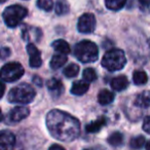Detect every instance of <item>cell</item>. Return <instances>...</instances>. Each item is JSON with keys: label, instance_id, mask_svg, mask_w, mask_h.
Wrapping results in <instances>:
<instances>
[{"label": "cell", "instance_id": "3", "mask_svg": "<svg viewBox=\"0 0 150 150\" xmlns=\"http://www.w3.org/2000/svg\"><path fill=\"white\" fill-rule=\"evenodd\" d=\"M35 91L30 84L21 83L13 88L8 94V101L18 104H29L35 98Z\"/></svg>", "mask_w": 150, "mask_h": 150}, {"label": "cell", "instance_id": "16", "mask_svg": "<svg viewBox=\"0 0 150 150\" xmlns=\"http://www.w3.org/2000/svg\"><path fill=\"white\" fill-rule=\"evenodd\" d=\"M52 46L54 47V50H56L57 52L62 54H68L70 52V45L68 44V42L65 41L63 39H59L56 40V41L52 42Z\"/></svg>", "mask_w": 150, "mask_h": 150}, {"label": "cell", "instance_id": "24", "mask_svg": "<svg viewBox=\"0 0 150 150\" xmlns=\"http://www.w3.org/2000/svg\"><path fill=\"white\" fill-rule=\"evenodd\" d=\"M82 75H83V79L86 82H93L97 79V73L93 68L86 69L83 71V73H82Z\"/></svg>", "mask_w": 150, "mask_h": 150}, {"label": "cell", "instance_id": "20", "mask_svg": "<svg viewBox=\"0 0 150 150\" xmlns=\"http://www.w3.org/2000/svg\"><path fill=\"white\" fill-rule=\"evenodd\" d=\"M107 141H108V143L110 145L117 147V146H120L123 143V136L119 132H114V133H112L109 136Z\"/></svg>", "mask_w": 150, "mask_h": 150}, {"label": "cell", "instance_id": "14", "mask_svg": "<svg viewBox=\"0 0 150 150\" xmlns=\"http://www.w3.org/2000/svg\"><path fill=\"white\" fill-rule=\"evenodd\" d=\"M105 125H106V119H105L104 117H101V118L97 119V120H95V121H92V122H90L88 125H86V133H91V134L98 133Z\"/></svg>", "mask_w": 150, "mask_h": 150}, {"label": "cell", "instance_id": "37", "mask_svg": "<svg viewBox=\"0 0 150 150\" xmlns=\"http://www.w3.org/2000/svg\"><path fill=\"white\" fill-rule=\"evenodd\" d=\"M149 42H150V40H149Z\"/></svg>", "mask_w": 150, "mask_h": 150}, {"label": "cell", "instance_id": "31", "mask_svg": "<svg viewBox=\"0 0 150 150\" xmlns=\"http://www.w3.org/2000/svg\"><path fill=\"white\" fill-rule=\"evenodd\" d=\"M139 2L143 6H150V0H139Z\"/></svg>", "mask_w": 150, "mask_h": 150}, {"label": "cell", "instance_id": "35", "mask_svg": "<svg viewBox=\"0 0 150 150\" xmlns=\"http://www.w3.org/2000/svg\"><path fill=\"white\" fill-rule=\"evenodd\" d=\"M3 120V113L2 111H1V109H0V121H2Z\"/></svg>", "mask_w": 150, "mask_h": 150}, {"label": "cell", "instance_id": "2", "mask_svg": "<svg viewBox=\"0 0 150 150\" xmlns=\"http://www.w3.org/2000/svg\"><path fill=\"white\" fill-rule=\"evenodd\" d=\"M74 56L82 63L96 62L99 57L98 46L91 40H82L74 46Z\"/></svg>", "mask_w": 150, "mask_h": 150}, {"label": "cell", "instance_id": "28", "mask_svg": "<svg viewBox=\"0 0 150 150\" xmlns=\"http://www.w3.org/2000/svg\"><path fill=\"white\" fill-rule=\"evenodd\" d=\"M143 129L146 132V133L150 134V115L147 117H145V119H144Z\"/></svg>", "mask_w": 150, "mask_h": 150}, {"label": "cell", "instance_id": "13", "mask_svg": "<svg viewBox=\"0 0 150 150\" xmlns=\"http://www.w3.org/2000/svg\"><path fill=\"white\" fill-rule=\"evenodd\" d=\"M135 105L140 108H148L150 106V93L145 91L138 95L135 99Z\"/></svg>", "mask_w": 150, "mask_h": 150}, {"label": "cell", "instance_id": "32", "mask_svg": "<svg viewBox=\"0 0 150 150\" xmlns=\"http://www.w3.org/2000/svg\"><path fill=\"white\" fill-rule=\"evenodd\" d=\"M84 150H103L101 147H91V148H86Z\"/></svg>", "mask_w": 150, "mask_h": 150}, {"label": "cell", "instance_id": "6", "mask_svg": "<svg viewBox=\"0 0 150 150\" xmlns=\"http://www.w3.org/2000/svg\"><path fill=\"white\" fill-rule=\"evenodd\" d=\"M25 73L24 67L18 62H11L5 64L0 70V78L3 81L13 82L19 80Z\"/></svg>", "mask_w": 150, "mask_h": 150}, {"label": "cell", "instance_id": "30", "mask_svg": "<svg viewBox=\"0 0 150 150\" xmlns=\"http://www.w3.org/2000/svg\"><path fill=\"white\" fill-rule=\"evenodd\" d=\"M4 92H5V84L2 81H0V99L3 97Z\"/></svg>", "mask_w": 150, "mask_h": 150}, {"label": "cell", "instance_id": "11", "mask_svg": "<svg viewBox=\"0 0 150 150\" xmlns=\"http://www.w3.org/2000/svg\"><path fill=\"white\" fill-rule=\"evenodd\" d=\"M127 86H129V80L125 75L117 76L111 80V88L116 92H121V91L125 90Z\"/></svg>", "mask_w": 150, "mask_h": 150}, {"label": "cell", "instance_id": "5", "mask_svg": "<svg viewBox=\"0 0 150 150\" xmlns=\"http://www.w3.org/2000/svg\"><path fill=\"white\" fill-rule=\"evenodd\" d=\"M28 13L27 8H25L22 5H11L6 7L3 11V21L5 25L9 28H15L20 25L24 18H26Z\"/></svg>", "mask_w": 150, "mask_h": 150}, {"label": "cell", "instance_id": "34", "mask_svg": "<svg viewBox=\"0 0 150 150\" xmlns=\"http://www.w3.org/2000/svg\"><path fill=\"white\" fill-rule=\"evenodd\" d=\"M146 150H150V141H148L146 144Z\"/></svg>", "mask_w": 150, "mask_h": 150}, {"label": "cell", "instance_id": "33", "mask_svg": "<svg viewBox=\"0 0 150 150\" xmlns=\"http://www.w3.org/2000/svg\"><path fill=\"white\" fill-rule=\"evenodd\" d=\"M34 81H36L37 82V86H41V79H39V78H37V77H34Z\"/></svg>", "mask_w": 150, "mask_h": 150}, {"label": "cell", "instance_id": "9", "mask_svg": "<svg viewBox=\"0 0 150 150\" xmlns=\"http://www.w3.org/2000/svg\"><path fill=\"white\" fill-rule=\"evenodd\" d=\"M27 52L29 54V64L32 68H39L42 65L41 54L38 48L33 43H29L27 45Z\"/></svg>", "mask_w": 150, "mask_h": 150}, {"label": "cell", "instance_id": "15", "mask_svg": "<svg viewBox=\"0 0 150 150\" xmlns=\"http://www.w3.org/2000/svg\"><path fill=\"white\" fill-rule=\"evenodd\" d=\"M67 63V57L66 54H57L54 56H52V60L50 62V66L52 70H57V69L63 67Z\"/></svg>", "mask_w": 150, "mask_h": 150}, {"label": "cell", "instance_id": "12", "mask_svg": "<svg viewBox=\"0 0 150 150\" xmlns=\"http://www.w3.org/2000/svg\"><path fill=\"white\" fill-rule=\"evenodd\" d=\"M88 88H90V84L86 81L78 80V81H75L73 83L72 88H71V93L75 96H81L88 92Z\"/></svg>", "mask_w": 150, "mask_h": 150}, {"label": "cell", "instance_id": "7", "mask_svg": "<svg viewBox=\"0 0 150 150\" xmlns=\"http://www.w3.org/2000/svg\"><path fill=\"white\" fill-rule=\"evenodd\" d=\"M95 28H96V18L93 13H83L79 18L77 23V29L80 33H92L94 32Z\"/></svg>", "mask_w": 150, "mask_h": 150}, {"label": "cell", "instance_id": "19", "mask_svg": "<svg viewBox=\"0 0 150 150\" xmlns=\"http://www.w3.org/2000/svg\"><path fill=\"white\" fill-rule=\"evenodd\" d=\"M127 3V0H105V5L110 11H119Z\"/></svg>", "mask_w": 150, "mask_h": 150}, {"label": "cell", "instance_id": "4", "mask_svg": "<svg viewBox=\"0 0 150 150\" xmlns=\"http://www.w3.org/2000/svg\"><path fill=\"white\" fill-rule=\"evenodd\" d=\"M127 64L125 52L118 48L110 50L104 54L102 59V66L108 71H118Z\"/></svg>", "mask_w": 150, "mask_h": 150}, {"label": "cell", "instance_id": "10", "mask_svg": "<svg viewBox=\"0 0 150 150\" xmlns=\"http://www.w3.org/2000/svg\"><path fill=\"white\" fill-rule=\"evenodd\" d=\"M30 114V110L29 108L24 106H17L16 108H13V110L11 111V119L15 122H18V121H21L23 119H25L28 115Z\"/></svg>", "mask_w": 150, "mask_h": 150}, {"label": "cell", "instance_id": "29", "mask_svg": "<svg viewBox=\"0 0 150 150\" xmlns=\"http://www.w3.org/2000/svg\"><path fill=\"white\" fill-rule=\"evenodd\" d=\"M48 150H66V149H65L63 146L58 145V144H54V145H52L48 148Z\"/></svg>", "mask_w": 150, "mask_h": 150}, {"label": "cell", "instance_id": "27", "mask_svg": "<svg viewBox=\"0 0 150 150\" xmlns=\"http://www.w3.org/2000/svg\"><path fill=\"white\" fill-rule=\"evenodd\" d=\"M11 56V50L8 47H1L0 48V59L5 60Z\"/></svg>", "mask_w": 150, "mask_h": 150}, {"label": "cell", "instance_id": "22", "mask_svg": "<svg viewBox=\"0 0 150 150\" xmlns=\"http://www.w3.org/2000/svg\"><path fill=\"white\" fill-rule=\"evenodd\" d=\"M47 88L50 91H52V93L58 92L59 94H60L63 91V84H62V82H61V80L57 79V78H52V79L48 80Z\"/></svg>", "mask_w": 150, "mask_h": 150}, {"label": "cell", "instance_id": "18", "mask_svg": "<svg viewBox=\"0 0 150 150\" xmlns=\"http://www.w3.org/2000/svg\"><path fill=\"white\" fill-rule=\"evenodd\" d=\"M133 80H134V83L137 84V86H143V84H145L148 81V76L146 74V72L138 70L134 72Z\"/></svg>", "mask_w": 150, "mask_h": 150}, {"label": "cell", "instance_id": "23", "mask_svg": "<svg viewBox=\"0 0 150 150\" xmlns=\"http://www.w3.org/2000/svg\"><path fill=\"white\" fill-rule=\"evenodd\" d=\"M69 11V3L66 0H59L56 4V13L59 16L65 15Z\"/></svg>", "mask_w": 150, "mask_h": 150}, {"label": "cell", "instance_id": "36", "mask_svg": "<svg viewBox=\"0 0 150 150\" xmlns=\"http://www.w3.org/2000/svg\"><path fill=\"white\" fill-rule=\"evenodd\" d=\"M4 1H6V0H0V3H2V2H4Z\"/></svg>", "mask_w": 150, "mask_h": 150}, {"label": "cell", "instance_id": "26", "mask_svg": "<svg viewBox=\"0 0 150 150\" xmlns=\"http://www.w3.org/2000/svg\"><path fill=\"white\" fill-rule=\"evenodd\" d=\"M37 6L45 11H50L54 6L52 0H37Z\"/></svg>", "mask_w": 150, "mask_h": 150}, {"label": "cell", "instance_id": "17", "mask_svg": "<svg viewBox=\"0 0 150 150\" xmlns=\"http://www.w3.org/2000/svg\"><path fill=\"white\" fill-rule=\"evenodd\" d=\"M114 94L108 90H102L98 95V101L101 105H108L114 100Z\"/></svg>", "mask_w": 150, "mask_h": 150}, {"label": "cell", "instance_id": "8", "mask_svg": "<svg viewBox=\"0 0 150 150\" xmlns=\"http://www.w3.org/2000/svg\"><path fill=\"white\" fill-rule=\"evenodd\" d=\"M16 145V136L11 131L0 132V150H13Z\"/></svg>", "mask_w": 150, "mask_h": 150}, {"label": "cell", "instance_id": "21", "mask_svg": "<svg viewBox=\"0 0 150 150\" xmlns=\"http://www.w3.org/2000/svg\"><path fill=\"white\" fill-rule=\"evenodd\" d=\"M63 73H64L65 76L68 78L75 77V76H77V74L79 73V67L76 64H70L64 69Z\"/></svg>", "mask_w": 150, "mask_h": 150}, {"label": "cell", "instance_id": "25", "mask_svg": "<svg viewBox=\"0 0 150 150\" xmlns=\"http://www.w3.org/2000/svg\"><path fill=\"white\" fill-rule=\"evenodd\" d=\"M145 144V138L143 136H137L134 137L129 142V145L134 149H140L141 147H143V145Z\"/></svg>", "mask_w": 150, "mask_h": 150}, {"label": "cell", "instance_id": "1", "mask_svg": "<svg viewBox=\"0 0 150 150\" xmlns=\"http://www.w3.org/2000/svg\"><path fill=\"white\" fill-rule=\"evenodd\" d=\"M46 127L52 137L64 142L75 140L80 132L78 119L61 110H52L48 112Z\"/></svg>", "mask_w": 150, "mask_h": 150}]
</instances>
